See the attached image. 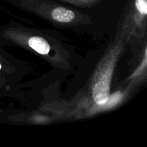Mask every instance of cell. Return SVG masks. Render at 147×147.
Instances as JSON below:
<instances>
[{
    "label": "cell",
    "instance_id": "4",
    "mask_svg": "<svg viewBox=\"0 0 147 147\" xmlns=\"http://www.w3.org/2000/svg\"><path fill=\"white\" fill-rule=\"evenodd\" d=\"M1 65H0V69H1Z\"/></svg>",
    "mask_w": 147,
    "mask_h": 147
},
{
    "label": "cell",
    "instance_id": "3",
    "mask_svg": "<svg viewBox=\"0 0 147 147\" xmlns=\"http://www.w3.org/2000/svg\"><path fill=\"white\" fill-rule=\"evenodd\" d=\"M68 1H81V2H89V1H94V0H68Z\"/></svg>",
    "mask_w": 147,
    "mask_h": 147
},
{
    "label": "cell",
    "instance_id": "1",
    "mask_svg": "<svg viewBox=\"0 0 147 147\" xmlns=\"http://www.w3.org/2000/svg\"><path fill=\"white\" fill-rule=\"evenodd\" d=\"M52 18L56 22L62 23L70 22L74 19L75 14L72 10L64 7L53 9L51 12Z\"/></svg>",
    "mask_w": 147,
    "mask_h": 147
},
{
    "label": "cell",
    "instance_id": "2",
    "mask_svg": "<svg viewBox=\"0 0 147 147\" xmlns=\"http://www.w3.org/2000/svg\"><path fill=\"white\" fill-rule=\"evenodd\" d=\"M28 44L32 49L42 55H47L50 50L48 42L40 37H31L29 40Z\"/></svg>",
    "mask_w": 147,
    "mask_h": 147
}]
</instances>
